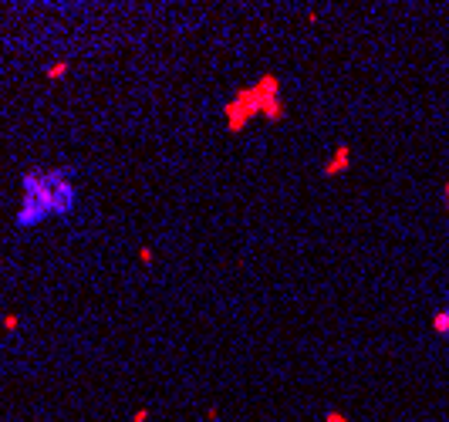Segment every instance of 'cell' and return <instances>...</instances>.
Segmentation results:
<instances>
[{
	"label": "cell",
	"mask_w": 449,
	"mask_h": 422,
	"mask_svg": "<svg viewBox=\"0 0 449 422\" xmlns=\"http://www.w3.org/2000/svg\"><path fill=\"white\" fill-rule=\"evenodd\" d=\"M78 206L75 169H31L20 173V206L17 230H34L44 220H64Z\"/></svg>",
	"instance_id": "obj_1"
},
{
	"label": "cell",
	"mask_w": 449,
	"mask_h": 422,
	"mask_svg": "<svg viewBox=\"0 0 449 422\" xmlns=\"http://www.w3.org/2000/svg\"><path fill=\"white\" fill-rule=\"evenodd\" d=\"M44 75L51 78V81H61V78L68 75V61H54V64H48V71Z\"/></svg>",
	"instance_id": "obj_2"
},
{
	"label": "cell",
	"mask_w": 449,
	"mask_h": 422,
	"mask_svg": "<svg viewBox=\"0 0 449 422\" xmlns=\"http://www.w3.org/2000/svg\"><path fill=\"white\" fill-rule=\"evenodd\" d=\"M432 328H436L439 334H449V307H443V311L432 318Z\"/></svg>",
	"instance_id": "obj_3"
},
{
	"label": "cell",
	"mask_w": 449,
	"mask_h": 422,
	"mask_svg": "<svg viewBox=\"0 0 449 422\" xmlns=\"http://www.w3.org/2000/svg\"><path fill=\"white\" fill-rule=\"evenodd\" d=\"M0 328L10 334V331H17V328H20V318H17V314H3V318H0Z\"/></svg>",
	"instance_id": "obj_4"
},
{
	"label": "cell",
	"mask_w": 449,
	"mask_h": 422,
	"mask_svg": "<svg viewBox=\"0 0 449 422\" xmlns=\"http://www.w3.org/2000/svg\"><path fill=\"white\" fill-rule=\"evenodd\" d=\"M139 260H142V264H149V260H152V250L142 247V250H139Z\"/></svg>",
	"instance_id": "obj_5"
}]
</instances>
